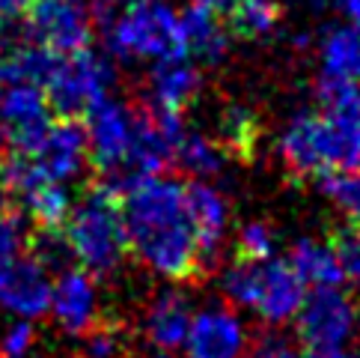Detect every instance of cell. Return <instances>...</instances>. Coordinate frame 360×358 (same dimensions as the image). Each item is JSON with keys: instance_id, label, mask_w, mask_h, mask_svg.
<instances>
[{"instance_id": "cell-1", "label": "cell", "mask_w": 360, "mask_h": 358, "mask_svg": "<svg viewBox=\"0 0 360 358\" xmlns=\"http://www.w3.org/2000/svg\"><path fill=\"white\" fill-rule=\"evenodd\" d=\"M113 185L120 188L128 251L164 280H185L194 275L200 268V248L185 183L164 173H143Z\"/></svg>"}, {"instance_id": "cell-2", "label": "cell", "mask_w": 360, "mask_h": 358, "mask_svg": "<svg viewBox=\"0 0 360 358\" xmlns=\"http://www.w3.org/2000/svg\"><path fill=\"white\" fill-rule=\"evenodd\" d=\"M277 156L289 173L304 179L360 164V84L319 81V108L286 120Z\"/></svg>"}, {"instance_id": "cell-3", "label": "cell", "mask_w": 360, "mask_h": 358, "mask_svg": "<svg viewBox=\"0 0 360 358\" xmlns=\"http://www.w3.org/2000/svg\"><path fill=\"white\" fill-rule=\"evenodd\" d=\"M63 239H66L69 257L96 278H108L122 266L128 254L120 188L96 185L72 200V209L63 221Z\"/></svg>"}, {"instance_id": "cell-4", "label": "cell", "mask_w": 360, "mask_h": 358, "mask_svg": "<svg viewBox=\"0 0 360 358\" xmlns=\"http://www.w3.org/2000/svg\"><path fill=\"white\" fill-rule=\"evenodd\" d=\"M221 292L233 308H241L259 323L280 328L295 319L307 287L292 272V266L274 254L265 260L236 257V263L221 272Z\"/></svg>"}, {"instance_id": "cell-5", "label": "cell", "mask_w": 360, "mask_h": 358, "mask_svg": "<svg viewBox=\"0 0 360 358\" xmlns=\"http://www.w3.org/2000/svg\"><path fill=\"white\" fill-rule=\"evenodd\" d=\"M105 48L108 57L122 63H158L179 57V9L167 0H131L108 16Z\"/></svg>"}, {"instance_id": "cell-6", "label": "cell", "mask_w": 360, "mask_h": 358, "mask_svg": "<svg viewBox=\"0 0 360 358\" xmlns=\"http://www.w3.org/2000/svg\"><path fill=\"white\" fill-rule=\"evenodd\" d=\"M89 164L86 152V135L84 125L75 120H57L48 123L45 132L27 144L24 149H15L9 168H6V185L24 195L33 185H69L75 183Z\"/></svg>"}, {"instance_id": "cell-7", "label": "cell", "mask_w": 360, "mask_h": 358, "mask_svg": "<svg viewBox=\"0 0 360 358\" xmlns=\"http://www.w3.org/2000/svg\"><path fill=\"white\" fill-rule=\"evenodd\" d=\"M113 84H117V72L108 54L93 48H78L69 54H54L45 63V72L39 78V87L45 90V96L51 101V108L63 111L66 117L84 113L110 96Z\"/></svg>"}, {"instance_id": "cell-8", "label": "cell", "mask_w": 360, "mask_h": 358, "mask_svg": "<svg viewBox=\"0 0 360 358\" xmlns=\"http://www.w3.org/2000/svg\"><path fill=\"white\" fill-rule=\"evenodd\" d=\"M307 350H337L352 347L360 331V304L342 284L307 290L301 308L292 319Z\"/></svg>"}, {"instance_id": "cell-9", "label": "cell", "mask_w": 360, "mask_h": 358, "mask_svg": "<svg viewBox=\"0 0 360 358\" xmlns=\"http://www.w3.org/2000/svg\"><path fill=\"white\" fill-rule=\"evenodd\" d=\"M84 113H86L84 135H86L89 161L96 164V171L108 173L110 183H117V179H122L128 156H131L137 111L125 105L122 99L105 96Z\"/></svg>"}, {"instance_id": "cell-10", "label": "cell", "mask_w": 360, "mask_h": 358, "mask_svg": "<svg viewBox=\"0 0 360 358\" xmlns=\"http://www.w3.org/2000/svg\"><path fill=\"white\" fill-rule=\"evenodd\" d=\"M185 358H248L250 328L229 302H209L191 314Z\"/></svg>"}, {"instance_id": "cell-11", "label": "cell", "mask_w": 360, "mask_h": 358, "mask_svg": "<svg viewBox=\"0 0 360 358\" xmlns=\"http://www.w3.org/2000/svg\"><path fill=\"white\" fill-rule=\"evenodd\" d=\"M51 284V268L36 254H18L0 263V314L30 323L48 316Z\"/></svg>"}, {"instance_id": "cell-12", "label": "cell", "mask_w": 360, "mask_h": 358, "mask_svg": "<svg viewBox=\"0 0 360 358\" xmlns=\"http://www.w3.org/2000/svg\"><path fill=\"white\" fill-rule=\"evenodd\" d=\"M48 314L54 326L69 338H81L101 319V292L98 278L81 266H63L51 284Z\"/></svg>"}, {"instance_id": "cell-13", "label": "cell", "mask_w": 360, "mask_h": 358, "mask_svg": "<svg viewBox=\"0 0 360 358\" xmlns=\"http://www.w3.org/2000/svg\"><path fill=\"white\" fill-rule=\"evenodd\" d=\"M27 36L54 54L86 48L93 39V16L81 0H30Z\"/></svg>"}, {"instance_id": "cell-14", "label": "cell", "mask_w": 360, "mask_h": 358, "mask_svg": "<svg viewBox=\"0 0 360 358\" xmlns=\"http://www.w3.org/2000/svg\"><path fill=\"white\" fill-rule=\"evenodd\" d=\"M182 135H185L182 113L155 111V108L149 113H137L134 144H131V156H128L122 179L143 176V173H164L173 164ZM122 179H117V183H122Z\"/></svg>"}, {"instance_id": "cell-15", "label": "cell", "mask_w": 360, "mask_h": 358, "mask_svg": "<svg viewBox=\"0 0 360 358\" xmlns=\"http://www.w3.org/2000/svg\"><path fill=\"white\" fill-rule=\"evenodd\" d=\"M51 123V101L45 90L18 75H6V84L0 90V125L6 129V137L24 149L45 132Z\"/></svg>"}, {"instance_id": "cell-16", "label": "cell", "mask_w": 360, "mask_h": 358, "mask_svg": "<svg viewBox=\"0 0 360 358\" xmlns=\"http://www.w3.org/2000/svg\"><path fill=\"white\" fill-rule=\"evenodd\" d=\"M191 224L197 233L200 248V266H212L226 248L229 224H233V212H229V200L214 183L205 179H191L185 185Z\"/></svg>"}, {"instance_id": "cell-17", "label": "cell", "mask_w": 360, "mask_h": 358, "mask_svg": "<svg viewBox=\"0 0 360 358\" xmlns=\"http://www.w3.org/2000/svg\"><path fill=\"white\" fill-rule=\"evenodd\" d=\"M191 314H194V304H191L188 292H182L179 287H164L149 299L143 319H140V335L146 338L152 350L176 352L182 350Z\"/></svg>"}, {"instance_id": "cell-18", "label": "cell", "mask_w": 360, "mask_h": 358, "mask_svg": "<svg viewBox=\"0 0 360 358\" xmlns=\"http://www.w3.org/2000/svg\"><path fill=\"white\" fill-rule=\"evenodd\" d=\"M202 90V72L194 60L185 54L167 57L152 63L149 75V101L155 111L182 113L188 105H194Z\"/></svg>"}, {"instance_id": "cell-19", "label": "cell", "mask_w": 360, "mask_h": 358, "mask_svg": "<svg viewBox=\"0 0 360 358\" xmlns=\"http://www.w3.org/2000/svg\"><path fill=\"white\" fill-rule=\"evenodd\" d=\"M179 39L182 54L197 66H217L229 54V27L217 18L214 9L197 4L179 12Z\"/></svg>"}, {"instance_id": "cell-20", "label": "cell", "mask_w": 360, "mask_h": 358, "mask_svg": "<svg viewBox=\"0 0 360 358\" xmlns=\"http://www.w3.org/2000/svg\"><path fill=\"white\" fill-rule=\"evenodd\" d=\"M319 81L360 84V30L354 24H330L319 39Z\"/></svg>"}, {"instance_id": "cell-21", "label": "cell", "mask_w": 360, "mask_h": 358, "mask_svg": "<svg viewBox=\"0 0 360 358\" xmlns=\"http://www.w3.org/2000/svg\"><path fill=\"white\" fill-rule=\"evenodd\" d=\"M286 263L292 266V272L298 275V280L307 290L345 284L342 272H340V263H337V254H333V245H330V242H325V239L301 236L292 245Z\"/></svg>"}, {"instance_id": "cell-22", "label": "cell", "mask_w": 360, "mask_h": 358, "mask_svg": "<svg viewBox=\"0 0 360 358\" xmlns=\"http://www.w3.org/2000/svg\"><path fill=\"white\" fill-rule=\"evenodd\" d=\"M229 149L221 144L217 137H209L202 132H188L179 137L173 164H179L191 179H205V183H214L226 173V159Z\"/></svg>"}, {"instance_id": "cell-23", "label": "cell", "mask_w": 360, "mask_h": 358, "mask_svg": "<svg viewBox=\"0 0 360 358\" xmlns=\"http://www.w3.org/2000/svg\"><path fill=\"white\" fill-rule=\"evenodd\" d=\"M229 30L244 39H265L277 30L280 4L277 0H229Z\"/></svg>"}, {"instance_id": "cell-24", "label": "cell", "mask_w": 360, "mask_h": 358, "mask_svg": "<svg viewBox=\"0 0 360 358\" xmlns=\"http://www.w3.org/2000/svg\"><path fill=\"white\" fill-rule=\"evenodd\" d=\"M319 188L325 200L345 218V224L360 230V164L321 173Z\"/></svg>"}, {"instance_id": "cell-25", "label": "cell", "mask_w": 360, "mask_h": 358, "mask_svg": "<svg viewBox=\"0 0 360 358\" xmlns=\"http://www.w3.org/2000/svg\"><path fill=\"white\" fill-rule=\"evenodd\" d=\"M24 200V209H27V218L36 221L42 230H57L66 221V215L72 209V195L66 185H33L24 195H18Z\"/></svg>"}, {"instance_id": "cell-26", "label": "cell", "mask_w": 360, "mask_h": 358, "mask_svg": "<svg viewBox=\"0 0 360 358\" xmlns=\"http://www.w3.org/2000/svg\"><path fill=\"white\" fill-rule=\"evenodd\" d=\"M217 129V140L226 149H250L256 140V117L244 105H226Z\"/></svg>"}, {"instance_id": "cell-27", "label": "cell", "mask_w": 360, "mask_h": 358, "mask_svg": "<svg viewBox=\"0 0 360 358\" xmlns=\"http://www.w3.org/2000/svg\"><path fill=\"white\" fill-rule=\"evenodd\" d=\"M81 358H125V331L117 323H98L81 335Z\"/></svg>"}, {"instance_id": "cell-28", "label": "cell", "mask_w": 360, "mask_h": 358, "mask_svg": "<svg viewBox=\"0 0 360 358\" xmlns=\"http://www.w3.org/2000/svg\"><path fill=\"white\" fill-rule=\"evenodd\" d=\"M236 254L241 260H265L277 254V233L265 221H248L238 227L236 236Z\"/></svg>"}, {"instance_id": "cell-29", "label": "cell", "mask_w": 360, "mask_h": 358, "mask_svg": "<svg viewBox=\"0 0 360 358\" xmlns=\"http://www.w3.org/2000/svg\"><path fill=\"white\" fill-rule=\"evenodd\" d=\"M30 245V227L27 215L12 212L9 206L0 209V263H6L12 257L24 254Z\"/></svg>"}, {"instance_id": "cell-30", "label": "cell", "mask_w": 360, "mask_h": 358, "mask_svg": "<svg viewBox=\"0 0 360 358\" xmlns=\"http://www.w3.org/2000/svg\"><path fill=\"white\" fill-rule=\"evenodd\" d=\"M330 245H333V254H337L342 280L345 284H360V230L342 227L340 233H333Z\"/></svg>"}, {"instance_id": "cell-31", "label": "cell", "mask_w": 360, "mask_h": 358, "mask_svg": "<svg viewBox=\"0 0 360 358\" xmlns=\"http://www.w3.org/2000/svg\"><path fill=\"white\" fill-rule=\"evenodd\" d=\"M36 350V328L30 319H9L0 331V355L4 358H30Z\"/></svg>"}, {"instance_id": "cell-32", "label": "cell", "mask_w": 360, "mask_h": 358, "mask_svg": "<svg viewBox=\"0 0 360 358\" xmlns=\"http://www.w3.org/2000/svg\"><path fill=\"white\" fill-rule=\"evenodd\" d=\"M248 358H301L298 347L283 335H265L248 350Z\"/></svg>"}, {"instance_id": "cell-33", "label": "cell", "mask_w": 360, "mask_h": 358, "mask_svg": "<svg viewBox=\"0 0 360 358\" xmlns=\"http://www.w3.org/2000/svg\"><path fill=\"white\" fill-rule=\"evenodd\" d=\"M301 358H360V355L352 352L349 347H337V350H307L301 352Z\"/></svg>"}, {"instance_id": "cell-34", "label": "cell", "mask_w": 360, "mask_h": 358, "mask_svg": "<svg viewBox=\"0 0 360 358\" xmlns=\"http://www.w3.org/2000/svg\"><path fill=\"white\" fill-rule=\"evenodd\" d=\"M295 9H304V12H325V9H333L340 0H289Z\"/></svg>"}, {"instance_id": "cell-35", "label": "cell", "mask_w": 360, "mask_h": 358, "mask_svg": "<svg viewBox=\"0 0 360 358\" xmlns=\"http://www.w3.org/2000/svg\"><path fill=\"white\" fill-rule=\"evenodd\" d=\"M337 6L342 9L345 21H349V24H354V27L360 30V0H340Z\"/></svg>"}, {"instance_id": "cell-36", "label": "cell", "mask_w": 360, "mask_h": 358, "mask_svg": "<svg viewBox=\"0 0 360 358\" xmlns=\"http://www.w3.org/2000/svg\"><path fill=\"white\" fill-rule=\"evenodd\" d=\"M191 4H197V6H205V9H214V12H221L229 6V0H191Z\"/></svg>"}, {"instance_id": "cell-37", "label": "cell", "mask_w": 360, "mask_h": 358, "mask_svg": "<svg viewBox=\"0 0 360 358\" xmlns=\"http://www.w3.org/2000/svg\"><path fill=\"white\" fill-rule=\"evenodd\" d=\"M6 147H9V137H6V129L0 125V168H4V161H6Z\"/></svg>"}, {"instance_id": "cell-38", "label": "cell", "mask_w": 360, "mask_h": 358, "mask_svg": "<svg viewBox=\"0 0 360 358\" xmlns=\"http://www.w3.org/2000/svg\"><path fill=\"white\" fill-rule=\"evenodd\" d=\"M6 84V66H4V57H0V90Z\"/></svg>"}, {"instance_id": "cell-39", "label": "cell", "mask_w": 360, "mask_h": 358, "mask_svg": "<svg viewBox=\"0 0 360 358\" xmlns=\"http://www.w3.org/2000/svg\"><path fill=\"white\" fill-rule=\"evenodd\" d=\"M146 358H176V355H173V352H161V350H155V352L146 355Z\"/></svg>"}, {"instance_id": "cell-40", "label": "cell", "mask_w": 360, "mask_h": 358, "mask_svg": "<svg viewBox=\"0 0 360 358\" xmlns=\"http://www.w3.org/2000/svg\"><path fill=\"white\" fill-rule=\"evenodd\" d=\"M9 206V200H6V188H0V209Z\"/></svg>"}, {"instance_id": "cell-41", "label": "cell", "mask_w": 360, "mask_h": 358, "mask_svg": "<svg viewBox=\"0 0 360 358\" xmlns=\"http://www.w3.org/2000/svg\"><path fill=\"white\" fill-rule=\"evenodd\" d=\"M93 4H98V6H113L117 0H93Z\"/></svg>"}, {"instance_id": "cell-42", "label": "cell", "mask_w": 360, "mask_h": 358, "mask_svg": "<svg viewBox=\"0 0 360 358\" xmlns=\"http://www.w3.org/2000/svg\"><path fill=\"white\" fill-rule=\"evenodd\" d=\"M0 358H4V355H0Z\"/></svg>"}]
</instances>
